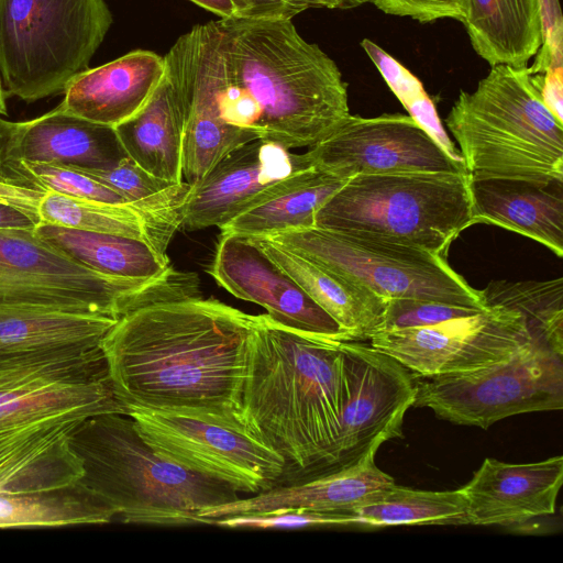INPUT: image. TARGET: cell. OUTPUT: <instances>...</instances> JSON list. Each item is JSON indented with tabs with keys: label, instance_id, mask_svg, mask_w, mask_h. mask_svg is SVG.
Returning <instances> with one entry per match:
<instances>
[{
	"label": "cell",
	"instance_id": "cell-16",
	"mask_svg": "<svg viewBox=\"0 0 563 563\" xmlns=\"http://www.w3.org/2000/svg\"><path fill=\"white\" fill-rule=\"evenodd\" d=\"M309 167L305 153L296 154L262 139L250 141L227 154L191 186L181 228L221 229L246 209L279 192Z\"/></svg>",
	"mask_w": 563,
	"mask_h": 563
},
{
	"label": "cell",
	"instance_id": "cell-25",
	"mask_svg": "<svg viewBox=\"0 0 563 563\" xmlns=\"http://www.w3.org/2000/svg\"><path fill=\"white\" fill-rule=\"evenodd\" d=\"M186 103L165 74L143 107L114 126L126 155L150 174L179 184Z\"/></svg>",
	"mask_w": 563,
	"mask_h": 563
},
{
	"label": "cell",
	"instance_id": "cell-15",
	"mask_svg": "<svg viewBox=\"0 0 563 563\" xmlns=\"http://www.w3.org/2000/svg\"><path fill=\"white\" fill-rule=\"evenodd\" d=\"M343 405L339 468L360 461L375 443L402 438L413 406V374L394 357L358 341H341Z\"/></svg>",
	"mask_w": 563,
	"mask_h": 563
},
{
	"label": "cell",
	"instance_id": "cell-6",
	"mask_svg": "<svg viewBox=\"0 0 563 563\" xmlns=\"http://www.w3.org/2000/svg\"><path fill=\"white\" fill-rule=\"evenodd\" d=\"M473 224L465 172L357 175L314 214L319 228L408 244L444 257Z\"/></svg>",
	"mask_w": 563,
	"mask_h": 563
},
{
	"label": "cell",
	"instance_id": "cell-11",
	"mask_svg": "<svg viewBox=\"0 0 563 563\" xmlns=\"http://www.w3.org/2000/svg\"><path fill=\"white\" fill-rule=\"evenodd\" d=\"M157 454L234 490L258 494L284 482V457L239 417L190 408L124 405Z\"/></svg>",
	"mask_w": 563,
	"mask_h": 563
},
{
	"label": "cell",
	"instance_id": "cell-47",
	"mask_svg": "<svg viewBox=\"0 0 563 563\" xmlns=\"http://www.w3.org/2000/svg\"><path fill=\"white\" fill-rule=\"evenodd\" d=\"M345 1L347 2L350 9L369 2V0H345Z\"/></svg>",
	"mask_w": 563,
	"mask_h": 563
},
{
	"label": "cell",
	"instance_id": "cell-13",
	"mask_svg": "<svg viewBox=\"0 0 563 563\" xmlns=\"http://www.w3.org/2000/svg\"><path fill=\"white\" fill-rule=\"evenodd\" d=\"M371 345L416 377L473 372L511 357L533 338L522 314L498 305L434 325L379 331Z\"/></svg>",
	"mask_w": 563,
	"mask_h": 563
},
{
	"label": "cell",
	"instance_id": "cell-39",
	"mask_svg": "<svg viewBox=\"0 0 563 563\" xmlns=\"http://www.w3.org/2000/svg\"><path fill=\"white\" fill-rule=\"evenodd\" d=\"M387 14L408 16L421 23L439 19L461 21L464 14V0H369Z\"/></svg>",
	"mask_w": 563,
	"mask_h": 563
},
{
	"label": "cell",
	"instance_id": "cell-44",
	"mask_svg": "<svg viewBox=\"0 0 563 563\" xmlns=\"http://www.w3.org/2000/svg\"><path fill=\"white\" fill-rule=\"evenodd\" d=\"M199 7L219 15L221 19L239 18L233 0H190Z\"/></svg>",
	"mask_w": 563,
	"mask_h": 563
},
{
	"label": "cell",
	"instance_id": "cell-24",
	"mask_svg": "<svg viewBox=\"0 0 563 563\" xmlns=\"http://www.w3.org/2000/svg\"><path fill=\"white\" fill-rule=\"evenodd\" d=\"M253 238L266 255L339 324L346 341L371 340L380 331L387 299L266 236Z\"/></svg>",
	"mask_w": 563,
	"mask_h": 563
},
{
	"label": "cell",
	"instance_id": "cell-46",
	"mask_svg": "<svg viewBox=\"0 0 563 563\" xmlns=\"http://www.w3.org/2000/svg\"><path fill=\"white\" fill-rule=\"evenodd\" d=\"M4 97H5V93H4V90H3V87L1 84V79H0V115L7 113Z\"/></svg>",
	"mask_w": 563,
	"mask_h": 563
},
{
	"label": "cell",
	"instance_id": "cell-1",
	"mask_svg": "<svg viewBox=\"0 0 563 563\" xmlns=\"http://www.w3.org/2000/svg\"><path fill=\"white\" fill-rule=\"evenodd\" d=\"M254 324L255 316L199 296L137 308L118 319L100 344L112 390L123 406L243 419Z\"/></svg>",
	"mask_w": 563,
	"mask_h": 563
},
{
	"label": "cell",
	"instance_id": "cell-9",
	"mask_svg": "<svg viewBox=\"0 0 563 563\" xmlns=\"http://www.w3.org/2000/svg\"><path fill=\"white\" fill-rule=\"evenodd\" d=\"M125 413L101 349L0 356V453L52 430Z\"/></svg>",
	"mask_w": 563,
	"mask_h": 563
},
{
	"label": "cell",
	"instance_id": "cell-38",
	"mask_svg": "<svg viewBox=\"0 0 563 563\" xmlns=\"http://www.w3.org/2000/svg\"><path fill=\"white\" fill-rule=\"evenodd\" d=\"M74 169L108 186L122 196L126 202L150 198L175 185L150 174L129 156L108 170Z\"/></svg>",
	"mask_w": 563,
	"mask_h": 563
},
{
	"label": "cell",
	"instance_id": "cell-37",
	"mask_svg": "<svg viewBox=\"0 0 563 563\" xmlns=\"http://www.w3.org/2000/svg\"><path fill=\"white\" fill-rule=\"evenodd\" d=\"M352 523H356V517L351 514L318 512L302 509H277L260 514H242L213 521L214 526L230 529H299Z\"/></svg>",
	"mask_w": 563,
	"mask_h": 563
},
{
	"label": "cell",
	"instance_id": "cell-2",
	"mask_svg": "<svg viewBox=\"0 0 563 563\" xmlns=\"http://www.w3.org/2000/svg\"><path fill=\"white\" fill-rule=\"evenodd\" d=\"M201 26L224 88L258 139L310 147L350 115L335 62L301 37L291 19L228 18Z\"/></svg>",
	"mask_w": 563,
	"mask_h": 563
},
{
	"label": "cell",
	"instance_id": "cell-41",
	"mask_svg": "<svg viewBox=\"0 0 563 563\" xmlns=\"http://www.w3.org/2000/svg\"><path fill=\"white\" fill-rule=\"evenodd\" d=\"M239 18L291 19L299 9L290 0H233Z\"/></svg>",
	"mask_w": 563,
	"mask_h": 563
},
{
	"label": "cell",
	"instance_id": "cell-3",
	"mask_svg": "<svg viewBox=\"0 0 563 563\" xmlns=\"http://www.w3.org/2000/svg\"><path fill=\"white\" fill-rule=\"evenodd\" d=\"M342 340L255 316L241 410L286 462L290 482L338 470L343 405ZM284 479V482H285Z\"/></svg>",
	"mask_w": 563,
	"mask_h": 563
},
{
	"label": "cell",
	"instance_id": "cell-18",
	"mask_svg": "<svg viewBox=\"0 0 563 563\" xmlns=\"http://www.w3.org/2000/svg\"><path fill=\"white\" fill-rule=\"evenodd\" d=\"M128 157L113 126L54 110L29 121L0 118V164L29 162L108 170Z\"/></svg>",
	"mask_w": 563,
	"mask_h": 563
},
{
	"label": "cell",
	"instance_id": "cell-29",
	"mask_svg": "<svg viewBox=\"0 0 563 563\" xmlns=\"http://www.w3.org/2000/svg\"><path fill=\"white\" fill-rule=\"evenodd\" d=\"M75 427L52 430L1 452L0 495L57 488L78 482L82 466L69 444Z\"/></svg>",
	"mask_w": 563,
	"mask_h": 563
},
{
	"label": "cell",
	"instance_id": "cell-42",
	"mask_svg": "<svg viewBox=\"0 0 563 563\" xmlns=\"http://www.w3.org/2000/svg\"><path fill=\"white\" fill-rule=\"evenodd\" d=\"M542 23V48L562 53V18L558 0H539Z\"/></svg>",
	"mask_w": 563,
	"mask_h": 563
},
{
	"label": "cell",
	"instance_id": "cell-8",
	"mask_svg": "<svg viewBox=\"0 0 563 563\" xmlns=\"http://www.w3.org/2000/svg\"><path fill=\"white\" fill-rule=\"evenodd\" d=\"M112 24L104 0H0V79L26 102L64 92Z\"/></svg>",
	"mask_w": 563,
	"mask_h": 563
},
{
	"label": "cell",
	"instance_id": "cell-5",
	"mask_svg": "<svg viewBox=\"0 0 563 563\" xmlns=\"http://www.w3.org/2000/svg\"><path fill=\"white\" fill-rule=\"evenodd\" d=\"M542 74L492 66L445 118L471 179L563 180V123L545 106Z\"/></svg>",
	"mask_w": 563,
	"mask_h": 563
},
{
	"label": "cell",
	"instance_id": "cell-32",
	"mask_svg": "<svg viewBox=\"0 0 563 563\" xmlns=\"http://www.w3.org/2000/svg\"><path fill=\"white\" fill-rule=\"evenodd\" d=\"M356 523L373 527L398 525H465L466 499L462 489L433 492L395 482L367 495L353 509Z\"/></svg>",
	"mask_w": 563,
	"mask_h": 563
},
{
	"label": "cell",
	"instance_id": "cell-12",
	"mask_svg": "<svg viewBox=\"0 0 563 563\" xmlns=\"http://www.w3.org/2000/svg\"><path fill=\"white\" fill-rule=\"evenodd\" d=\"M419 378L413 406L456 424L487 429L510 416L563 408V355L534 339L488 367Z\"/></svg>",
	"mask_w": 563,
	"mask_h": 563
},
{
	"label": "cell",
	"instance_id": "cell-4",
	"mask_svg": "<svg viewBox=\"0 0 563 563\" xmlns=\"http://www.w3.org/2000/svg\"><path fill=\"white\" fill-rule=\"evenodd\" d=\"M69 444L81 462L79 482L124 523L208 525L201 510L239 499L233 488L157 454L125 413L84 420L71 430Z\"/></svg>",
	"mask_w": 563,
	"mask_h": 563
},
{
	"label": "cell",
	"instance_id": "cell-26",
	"mask_svg": "<svg viewBox=\"0 0 563 563\" xmlns=\"http://www.w3.org/2000/svg\"><path fill=\"white\" fill-rule=\"evenodd\" d=\"M461 22L490 66H527L542 46L539 0H464Z\"/></svg>",
	"mask_w": 563,
	"mask_h": 563
},
{
	"label": "cell",
	"instance_id": "cell-30",
	"mask_svg": "<svg viewBox=\"0 0 563 563\" xmlns=\"http://www.w3.org/2000/svg\"><path fill=\"white\" fill-rule=\"evenodd\" d=\"M309 167L273 197L246 209L223 225L221 234L268 236L290 229L314 225L318 209L345 183Z\"/></svg>",
	"mask_w": 563,
	"mask_h": 563
},
{
	"label": "cell",
	"instance_id": "cell-40",
	"mask_svg": "<svg viewBox=\"0 0 563 563\" xmlns=\"http://www.w3.org/2000/svg\"><path fill=\"white\" fill-rule=\"evenodd\" d=\"M44 190L23 185L0 173V202L14 206L40 221L37 207Z\"/></svg>",
	"mask_w": 563,
	"mask_h": 563
},
{
	"label": "cell",
	"instance_id": "cell-36",
	"mask_svg": "<svg viewBox=\"0 0 563 563\" xmlns=\"http://www.w3.org/2000/svg\"><path fill=\"white\" fill-rule=\"evenodd\" d=\"M486 307L454 305L423 299L390 298L386 301L380 331L434 325L448 320L478 313Z\"/></svg>",
	"mask_w": 563,
	"mask_h": 563
},
{
	"label": "cell",
	"instance_id": "cell-31",
	"mask_svg": "<svg viewBox=\"0 0 563 563\" xmlns=\"http://www.w3.org/2000/svg\"><path fill=\"white\" fill-rule=\"evenodd\" d=\"M114 509L79 481L63 487L0 495V529L104 525Z\"/></svg>",
	"mask_w": 563,
	"mask_h": 563
},
{
	"label": "cell",
	"instance_id": "cell-19",
	"mask_svg": "<svg viewBox=\"0 0 563 563\" xmlns=\"http://www.w3.org/2000/svg\"><path fill=\"white\" fill-rule=\"evenodd\" d=\"M563 457L511 464L487 457L462 487L465 525L512 526L555 512Z\"/></svg>",
	"mask_w": 563,
	"mask_h": 563
},
{
	"label": "cell",
	"instance_id": "cell-33",
	"mask_svg": "<svg viewBox=\"0 0 563 563\" xmlns=\"http://www.w3.org/2000/svg\"><path fill=\"white\" fill-rule=\"evenodd\" d=\"M485 305L522 314L532 338L563 355V278L494 280L481 290Z\"/></svg>",
	"mask_w": 563,
	"mask_h": 563
},
{
	"label": "cell",
	"instance_id": "cell-20",
	"mask_svg": "<svg viewBox=\"0 0 563 563\" xmlns=\"http://www.w3.org/2000/svg\"><path fill=\"white\" fill-rule=\"evenodd\" d=\"M380 445L375 443L350 466L288 484L280 483L249 498L205 508L199 516L208 525H213L216 519L228 516L277 509L354 515V507L367 495L395 482L375 464L374 457Z\"/></svg>",
	"mask_w": 563,
	"mask_h": 563
},
{
	"label": "cell",
	"instance_id": "cell-14",
	"mask_svg": "<svg viewBox=\"0 0 563 563\" xmlns=\"http://www.w3.org/2000/svg\"><path fill=\"white\" fill-rule=\"evenodd\" d=\"M310 165L347 180L357 175L465 172L408 114H350L305 153ZM466 173V172H465Z\"/></svg>",
	"mask_w": 563,
	"mask_h": 563
},
{
	"label": "cell",
	"instance_id": "cell-43",
	"mask_svg": "<svg viewBox=\"0 0 563 563\" xmlns=\"http://www.w3.org/2000/svg\"><path fill=\"white\" fill-rule=\"evenodd\" d=\"M40 221L27 212L0 202V229H35Z\"/></svg>",
	"mask_w": 563,
	"mask_h": 563
},
{
	"label": "cell",
	"instance_id": "cell-27",
	"mask_svg": "<svg viewBox=\"0 0 563 563\" xmlns=\"http://www.w3.org/2000/svg\"><path fill=\"white\" fill-rule=\"evenodd\" d=\"M117 319L65 310L0 306V356L99 349Z\"/></svg>",
	"mask_w": 563,
	"mask_h": 563
},
{
	"label": "cell",
	"instance_id": "cell-21",
	"mask_svg": "<svg viewBox=\"0 0 563 563\" xmlns=\"http://www.w3.org/2000/svg\"><path fill=\"white\" fill-rule=\"evenodd\" d=\"M165 67L164 56L146 49L132 51L75 76L57 107L114 128L143 107L163 79Z\"/></svg>",
	"mask_w": 563,
	"mask_h": 563
},
{
	"label": "cell",
	"instance_id": "cell-23",
	"mask_svg": "<svg viewBox=\"0 0 563 563\" xmlns=\"http://www.w3.org/2000/svg\"><path fill=\"white\" fill-rule=\"evenodd\" d=\"M164 59L165 74L181 92L186 103L183 179L194 186L231 151L258 137L223 121L211 90L176 42Z\"/></svg>",
	"mask_w": 563,
	"mask_h": 563
},
{
	"label": "cell",
	"instance_id": "cell-17",
	"mask_svg": "<svg viewBox=\"0 0 563 563\" xmlns=\"http://www.w3.org/2000/svg\"><path fill=\"white\" fill-rule=\"evenodd\" d=\"M209 274L236 298L263 307L282 325L346 341L339 324L266 255L253 236L221 234Z\"/></svg>",
	"mask_w": 563,
	"mask_h": 563
},
{
	"label": "cell",
	"instance_id": "cell-45",
	"mask_svg": "<svg viewBox=\"0 0 563 563\" xmlns=\"http://www.w3.org/2000/svg\"><path fill=\"white\" fill-rule=\"evenodd\" d=\"M300 12L308 9H350L345 0H290Z\"/></svg>",
	"mask_w": 563,
	"mask_h": 563
},
{
	"label": "cell",
	"instance_id": "cell-35",
	"mask_svg": "<svg viewBox=\"0 0 563 563\" xmlns=\"http://www.w3.org/2000/svg\"><path fill=\"white\" fill-rule=\"evenodd\" d=\"M0 173L23 185L44 191L108 203L126 202L108 186L66 166L20 161L0 164Z\"/></svg>",
	"mask_w": 563,
	"mask_h": 563
},
{
	"label": "cell",
	"instance_id": "cell-34",
	"mask_svg": "<svg viewBox=\"0 0 563 563\" xmlns=\"http://www.w3.org/2000/svg\"><path fill=\"white\" fill-rule=\"evenodd\" d=\"M361 46L377 67L385 81L410 115L444 151L457 162L463 159L446 134L434 107L421 81L406 67L371 40Z\"/></svg>",
	"mask_w": 563,
	"mask_h": 563
},
{
	"label": "cell",
	"instance_id": "cell-7",
	"mask_svg": "<svg viewBox=\"0 0 563 563\" xmlns=\"http://www.w3.org/2000/svg\"><path fill=\"white\" fill-rule=\"evenodd\" d=\"M196 277L173 269L150 279L78 264L34 229H0V306L42 307L120 319L143 306L198 296Z\"/></svg>",
	"mask_w": 563,
	"mask_h": 563
},
{
	"label": "cell",
	"instance_id": "cell-28",
	"mask_svg": "<svg viewBox=\"0 0 563 563\" xmlns=\"http://www.w3.org/2000/svg\"><path fill=\"white\" fill-rule=\"evenodd\" d=\"M35 233L45 242L92 271L130 279L157 278L170 273L167 254L150 243L109 233L40 222Z\"/></svg>",
	"mask_w": 563,
	"mask_h": 563
},
{
	"label": "cell",
	"instance_id": "cell-22",
	"mask_svg": "<svg viewBox=\"0 0 563 563\" xmlns=\"http://www.w3.org/2000/svg\"><path fill=\"white\" fill-rule=\"evenodd\" d=\"M470 194L474 224L504 228L563 256V180L470 178Z\"/></svg>",
	"mask_w": 563,
	"mask_h": 563
},
{
	"label": "cell",
	"instance_id": "cell-10",
	"mask_svg": "<svg viewBox=\"0 0 563 563\" xmlns=\"http://www.w3.org/2000/svg\"><path fill=\"white\" fill-rule=\"evenodd\" d=\"M266 238L361 283L385 299L411 298L486 307L481 290L456 273L446 257L421 247L316 225Z\"/></svg>",
	"mask_w": 563,
	"mask_h": 563
}]
</instances>
